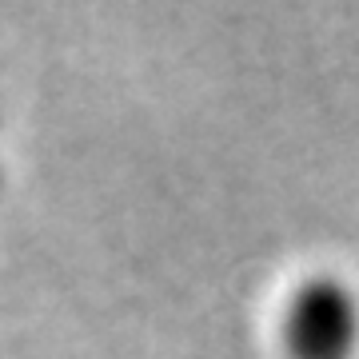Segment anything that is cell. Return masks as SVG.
<instances>
[{
	"instance_id": "cell-1",
	"label": "cell",
	"mask_w": 359,
	"mask_h": 359,
	"mask_svg": "<svg viewBox=\"0 0 359 359\" xmlns=\"http://www.w3.org/2000/svg\"><path fill=\"white\" fill-rule=\"evenodd\" d=\"M283 347L292 359H351L359 347V304L335 276H311L283 311Z\"/></svg>"
}]
</instances>
